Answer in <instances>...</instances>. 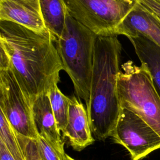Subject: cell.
I'll return each mask as SVG.
<instances>
[{
	"label": "cell",
	"mask_w": 160,
	"mask_h": 160,
	"mask_svg": "<svg viewBox=\"0 0 160 160\" xmlns=\"http://www.w3.org/2000/svg\"><path fill=\"white\" fill-rule=\"evenodd\" d=\"M138 2L160 21V0H138Z\"/></svg>",
	"instance_id": "obj_17"
},
{
	"label": "cell",
	"mask_w": 160,
	"mask_h": 160,
	"mask_svg": "<svg viewBox=\"0 0 160 160\" xmlns=\"http://www.w3.org/2000/svg\"><path fill=\"white\" fill-rule=\"evenodd\" d=\"M87 109L75 96L69 98L68 119L62 136L68 138L70 145L80 151L92 144V137Z\"/></svg>",
	"instance_id": "obj_10"
},
{
	"label": "cell",
	"mask_w": 160,
	"mask_h": 160,
	"mask_svg": "<svg viewBox=\"0 0 160 160\" xmlns=\"http://www.w3.org/2000/svg\"><path fill=\"white\" fill-rule=\"evenodd\" d=\"M57 126L62 134L68 124L69 98L65 96L59 89L58 84H54L48 92Z\"/></svg>",
	"instance_id": "obj_14"
},
{
	"label": "cell",
	"mask_w": 160,
	"mask_h": 160,
	"mask_svg": "<svg viewBox=\"0 0 160 160\" xmlns=\"http://www.w3.org/2000/svg\"><path fill=\"white\" fill-rule=\"evenodd\" d=\"M0 141L16 160H25L16 133L0 110Z\"/></svg>",
	"instance_id": "obj_15"
},
{
	"label": "cell",
	"mask_w": 160,
	"mask_h": 160,
	"mask_svg": "<svg viewBox=\"0 0 160 160\" xmlns=\"http://www.w3.org/2000/svg\"><path fill=\"white\" fill-rule=\"evenodd\" d=\"M0 160H16L11 156L5 145L0 141Z\"/></svg>",
	"instance_id": "obj_19"
},
{
	"label": "cell",
	"mask_w": 160,
	"mask_h": 160,
	"mask_svg": "<svg viewBox=\"0 0 160 160\" xmlns=\"http://www.w3.org/2000/svg\"><path fill=\"white\" fill-rule=\"evenodd\" d=\"M36 142L39 160H64L66 153L59 152L39 134Z\"/></svg>",
	"instance_id": "obj_16"
},
{
	"label": "cell",
	"mask_w": 160,
	"mask_h": 160,
	"mask_svg": "<svg viewBox=\"0 0 160 160\" xmlns=\"http://www.w3.org/2000/svg\"><path fill=\"white\" fill-rule=\"evenodd\" d=\"M34 122L39 134L54 148L65 153L64 142L61 138L48 93L39 96L32 105Z\"/></svg>",
	"instance_id": "obj_11"
},
{
	"label": "cell",
	"mask_w": 160,
	"mask_h": 160,
	"mask_svg": "<svg viewBox=\"0 0 160 160\" xmlns=\"http://www.w3.org/2000/svg\"><path fill=\"white\" fill-rule=\"evenodd\" d=\"M10 69L9 56L2 46H0V71Z\"/></svg>",
	"instance_id": "obj_18"
},
{
	"label": "cell",
	"mask_w": 160,
	"mask_h": 160,
	"mask_svg": "<svg viewBox=\"0 0 160 160\" xmlns=\"http://www.w3.org/2000/svg\"><path fill=\"white\" fill-rule=\"evenodd\" d=\"M68 12L98 37L116 36L117 28L137 0L64 1Z\"/></svg>",
	"instance_id": "obj_5"
},
{
	"label": "cell",
	"mask_w": 160,
	"mask_h": 160,
	"mask_svg": "<svg viewBox=\"0 0 160 160\" xmlns=\"http://www.w3.org/2000/svg\"><path fill=\"white\" fill-rule=\"evenodd\" d=\"M128 61L122 64L118 78L121 108L139 116L160 136V94L146 65Z\"/></svg>",
	"instance_id": "obj_4"
},
{
	"label": "cell",
	"mask_w": 160,
	"mask_h": 160,
	"mask_svg": "<svg viewBox=\"0 0 160 160\" xmlns=\"http://www.w3.org/2000/svg\"><path fill=\"white\" fill-rule=\"evenodd\" d=\"M44 25L54 42L62 36L66 26L68 10L64 0H39Z\"/></svg>",
	"instance_id": "obj_12"
},
{
	"label": "cell",
	"mask_w": 160,
	"mask_h": 160,
	"mask_svg": "<svg viewBox=\"0 0 160 160\" xmlns=\"http://www.w3.org/2000/svg\"><path fill=\"white\" fill-rule=\"evenodd\" d=\"M0 21L14 22L39 33L49 32L39 0H0Z\"/></svg>",
	"instance_id": "obj_8"
},
{
	"label": "cell",
	"mask_w": 160,
	"mask_h": 160,
	"mask_svg": "<svg viewBox=\"0 0 160 160\" xmlns=\"http://www.w3.org/2000/svg\"><path fill=\"white\" fill-rule=\"evenodd\" d=\"M128 38L142 36L160 48V21L153 14L136 4L117 28L115 35Z\"/></svg>",
	"instance_id": "obj_9"
},
{
	"label": "cell",
	"mask_w": 160,
	"mask_h": 160,
	"mask_svg": "<svg viewBox=\"0 0 160 160\" xmlns=\"http://www.w3.org/2000/svg\"><path fill=\"white\" fill-rule=\"evenodd\" d=\"M49 32L39 33L18 24L0 21V46L7 52L10 69L29 104L60 81L64 70Z\"/></svg>",
	"instance_id": "obj_1"
},
{
	"label": "cell",
	"mask_w": 160,
	"mask_h": 160,
	"mask_svg": "<svg viewBox=\"0 0 160 160\" xmlns=\"http://www.w3.org/2000/svg\"><path fill=\"white\" fill-rule=\"evenodd\" d=\"M64 160H76V159H73L72 158L70 157L69 155H68L67 154H65V156H64Z\"/></svg>",
	"instance_id": "obj_20"
},
{
	"label": "cell",
	"mask_w": 160,
	"mask_h": 160,
	"mask_svg": "<svg viewBox=\"0 0 160 160\" xmlns=\"http://www.w3.org/2000/svg\"><path fill=\"white\" fill-rule=\"evenodd\" d=\"M98 36L68 12L56 49L64 71L71 78L76 94L89 102L96 43Z\"/></svg>",
	"instance_id": "obj_3"
},
{
	"label": "cell",
	"mask_w": 160,
	"mask_h": 160,
	"mask_svg": "<svg viewBox=\"0 0 160 160\" xmlns=\"http://www.w3.org/2000/svg\"><path fill=\"white\" fill-rule=\"evenodd\" d=\"M111 137L129 151L131 160L142 159L160 149V136L139 116L123 108Z\"/></svg>",
	"instance_id": "obj_7"
},
{
	"label": "cell",
	"mask_w": 160,
	"mask_h": 160,
	"mask_svg": "<svg viewBox=\"0 0 160 160\" xmlns=\"http://www.w3.org/2000/svg\"><path fill=\"white\" fill-rule=\"evenodd\" d=\"M141 62L149 68L156 87L160 92V48L146 38L139 35L129 38Z\"/></svg>",
	"instance_id": "obj_13"
},
{
	"label": "cell",
	"mask_w": 160,
	"mask_h": 160,
	"mask_svg": "<svg viewBox=\"0 0 160 160\" xmlns=\"http://www.w3.org/2000/svg\"><path fill=\"white\" fill-rule=\"evenodd\" d=\"M0 110L16 134L32 139L38 138L32 106L11 69L0 71Z\"/></svg>",
	"instance_id": "obj_6"
},
{
	"label": "cell",
	"mask_w": 160,
	"mask_h": 160,
	"mask_svg": "<svg viewBox=\"0 0 160 160\" xmlns=\"http://www.w3.org/2000/svg\"><path fill=\"white\" fill-rule=\"evenodd\" d=\"M121 50L117 36L97 39L86 109L92 133L100 141L111 136L121 109L118 92Z\"/></svg>",
	"instance_id": "obj_2"
}]
</instances>
